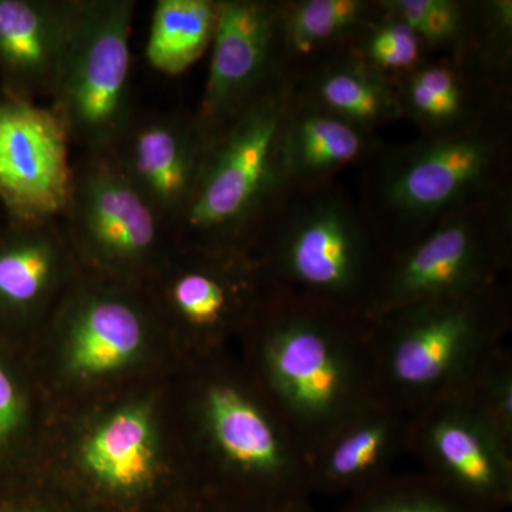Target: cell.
I'll list each match as a JSON object with an SVG mask.
<instances>
[{
	"instance_id": "2e32d148",
	"label": "cell",
	"mask_w": 512,
	"mask_h": 512,
	"mask_svg": "<svg viewBox=\"0 0 512 512\" xmlns=\"http://www.w3.org/2000/svg\"><path fill=\"white\" fill-rule=\"evenodd\" d=\"M70 140L52 106L0 99V202L9 220H62L73 180Z\"/></svg>"
},
{
	"instance_id": "4316f807",
	"label": "cell",
	"mask_w": 512,
	"mask_h": 512,
	"mask_svg": "<svg viewBox=\"0 0 512 512\" xmlns=\"http://www.w3.org/2000/svg\"><path fill=\"white\" fill-rule=\"evenodd\" d=\"M382 8V15L367 25L346 50L396 82L426 60L427 50L419 36L403 20L383 5Z\"/></svg>"
},
{
	"instance_id": "4fadbf2b",
	"label": "cell",
	"mask_w": 512,
	"mask_h": 512,
	"mask_svg": "<svg viewBox=\"0 0 512 512\" xmlns=\"http://www.w3.org/2000/svg\"><path fill=\"white\" fill-rule=\"evenodd\" d=\"M407 451L424 473L490 512L512 504V446L466 393L409 414Z\"/></svg>"
},
{
	"instance_id": "5bb4252c",
	"label": "cell",
	"mask_w": 512,
	"mask_h": 512,
	"mask_svg": "<svg viewBox=\"0 0 512 512\" xmlns=\"http://www.w3.org/2000/svg\"><path fill=\"white\" fill-rule=\"evenodd\" d=\"M83 274L62 220L0 228V342L28 353Z\"/></svg>"
},
{
	"instance_id": "f546056e",
	"label": "cell",
	"mask_w": 512,
	"mask_h": 512,
	"mask_svg": "<svg viewBox=\"0 0 512 512\" xmlns=\"http://www.w3.org/2000/svg\"><path fill=\"white\" fill-rule=\"evenodd\" d=\"M0 512H99L37 471L25 480L0 488Z\"/></svg>"
},
{
	"instance_id": "f1b7e54d",
	"label": "cell",
	"mask_w": 512,
	"mask_h": 512,
	"mask_svg": "<svg viewBox=\"0 0 512 512\" xmlns=\"http://www.w3.org/2000/svg\"><path fill=\"white\" fill-rule=\"evenodd\" d=\"M463 392L512 446V352L507 343L484 360Z\"/></svg>"
},
{
	"instance_id": "7402d4cb",
	"label": "cell",
	"mask_w": 512,
	"mask_h": 512,
	"mask_svg": "<svg viewBox=\"0 0 512 512\" xmlns=\"http://www.w3.org/2000/svg\"><path fill=\"white\" fill-rule=\"evenodd\" d=\"M296 96L367 133L402 120L393 80L343 49L289 73Z\"/></svg>"
},
{
	"instance_id": "9c48e42d",
	"label": "cell",
	"mask_w": 512,
	"mask_h": 512,
	"mask_svg": "<svg viewBox=\"0 0 512 512\" xmlns=\"http://www.w3.org/2000/svg\"><path fill=\"white\" fill-rule=\"evenodd\" d=\"M141 286L180 365L227 352L272 291L241 248L175 247Z\"/></svg>"
},
{
	"instance_id": "d6986e66",
	"label": "cell",
	"mask_w": 512,
	"mask_h": 512,
	"mask_svg": "<svg viewBox=\"0 0 512 512\" xmlns=\"http://www.w3.org/2000/svg\"><path fill=\"white\" fill-rule=\"evenodd\" d=\"M82 0H0L2 94L52 99Z\"/></svg>"
},
{
	"instance_id": "277c9868",
	"label": "cell",
	"mask_w": 512,
	"mask_h": 512,
	"mask_svg": "<svg viewBox=\"0 0 512 512\" xmlns=\"http://www.w3.org/2000/svg\"><path fill=\"white\" fill-rule=\"evenodd\" d=\"M249 251L271 288L362 319L389 256L367 211L335 183L289 188Z\"/></svg>"
},
{
	"instance_id": "e0dca14e",
	"label": "cell",
	"mask_w": 512,
	"mask_h": 512,
	"mask_svg": "<svg viewBox=\"0 0 512 512\" xmlns=\"http://www.w3.org/2000/svg\"><path fill=\"white\" fill-rule=\"evenodd\" d=\"M211 140L195 111H137L104 154L153 205L174 235Z\"/></svg>"
},
{
	"instance_id": "cb8c5ba5",
	"label": "cell",
	"mask_w": 512,
	"mask_h": 512,
	"mask_svg": "<svg viewBox=\"0 0 512 512\" xmlns=\"http://www.w3.org/2000/svg\"><path fill=\"white\" fill-rule=\"evenodd\" d=\"M379 0H288L279 2L286 70L296 72L340 52L382 15Z\"/></svg>"
},
{
	"instance_id": "ac0fdd59",
	"label": "cell",
	"mask_w": 512,
	"mask_h": 512,
	"mask_svg": "<svg viewBox=\"0 0 512 512\" xmlns=\"http://www.w3.org/2000/svg\"><path fill=\"white\" fill-rule=\"evenodd\" d=\"M394 86L402 119L417 124L421 136L451 133L510 113V82L464 53L426 59Z\"/></svg>"
},
{
	"instance_id": "d4e9b609",
	"label": "cell",
	"mask_w": 512,
	"mask_h": 512,
	"mask_svg": "<svg viewBox=\"0 0 512 512\" xmlns=\"http://www.w3.org/2000/svg\"><path fill=\"white\" fill-rule=\"evenodd\" d=\"M218 0H157L146 56L157 72L178 76L211 47Z\"/></svg>"
},
{
	"instance_id": "ba28073f",
	"label": "cell",
	"mask_w": 512,
	"mask_h": 512,
	"mask_svg": "<svg viewBox=\"0 0 512 512\" xmlns=\"http://www.w3.org/2000/svg\"><path fill=\"white\" fill-rule=\"evenodd\" d=\"M512 264L511 187L448 212L406 248L387 256L363 320L416 303L500 284Z\"/></svg>"
},
{
	"instance_id": "3957f363",
	"label": "cell",
	"mask_w": 512,
	"mask_h": 512,
	"mask_svg": "<svg viewBox=\"0 0 512 512\" xmlns=\"http://www.w3.org/2000/svg\"><path fill=\"white\" fill-rule=\"evenodd\" d=\"M512 326L505 279L484 291L407 306L367 322L377 399L412 414L463 392Z\"/></svg>"
},
{
	"instance_id": "5b68a950",
	"label": "cell",
	"mask_w": 512,
	"mask_h": 512,
	"mask_svg": "<svg viewBox=\"0 0 512 512\" xmlns=\"http://www.w3.org/2000/svg\"><path fill=\"white\" fill-rule=\"evenodd\" d=\"M508 114L421 136L380 156L373 174V211L367 214L387 254L412 244L448 212L510 187Z\"/></svg>"
},
{
	"instance_id": "8fae6325",
	"label": "cell",
	"mask_w": 512,
	"mask_h": 512,
	"mask_svg": "<svg viewBox=\"0 0 512 512\" xmlns=\"http://www.w3.org/2000/svg\"><path fill=\"white\" fill-rule=\"evenodd\" d=\"M84 272L143 285L175 249L174 235L153 205L107 154H82L62 217Z\"/></svg>"
},
{
	"instance_id": "7c38bea8",
	"label": "cell",
	"mask_w": 512,
	"mask_h": 512,
	"mask_svg": "<svg viewBox=\"0 0 512 512\" xmlns=\"http://www.w3.org/2000/svg\"><path fill=\"white\" fill-rule=\"evenodd\" d=\"M134 0H82L72 45L52 94L70 144L103 154L137 110L133 101Z\"/></svg>"
},
{
	"instance_id": "4dcf8cb0",
	"label": "cell",
	"mask_w": 512,
	"mask_h": 512,
	"mask_svg": "<svg viewBox=\"0 0 512 512\" xmlns=\"http://www.w3.org/2000/svg\"><path fill=\"white\" fill-rule=\"evenodd\" d=\"M308 507L309 503L306 501L296 507L281 510L214 488L192 484L157 512H305Z\"/></svg>"
},
{
	"instance_id": "8992f818",
	"label": "cell",
	"mask_w": 512,
	"mask_h": 512,
	"mask_svg": "<svg viewBox=\"0 0 512 512\" xmlns=\"http://www.w3.org/2000/svg\"><path fill=\"white\" fill-rule=\"evenodd\" d=\"M292 86L286 74L212 136L191 200L175 225V247L249 251L289 191L278 141Z\"/></svg>"
},
{
	"instance_id": "83f0119b",
	"label": "cell",
	"mask_w": 512,
	"mask_h": 512,
	"mask_svg": "<svg viewBox=\"0 0 512 512\" xmlns=\"http://www.w3.org/2000/svg\"><path fill=\"white\" fill-rule=\"evenodd\" d=\"M419 36L426 50L456 55L466 47L471 2L461 0H380Z\"/></svg>"
},
{
	"instance_id": "603a6c76",
	"label": "cell",
	"mask_w": 512,
	"mask_h": 512,
	"mask_svg": "<svg viewBox=\"0 0 512 512\" xmlns=\"http://www.w3.org/2000/svg\"><path fill=\"white\" fill-rule=\"evenodd\" d=\"M42 387L28 356L0 342V488L40 470Z\"/></svg>"
},
{
	"instance_id": "6da1fadb",
	"label": "cell",
	"mask_w": 512,
	"mask_h": 512,
	"mask_svg": "<svg viewBox=\"0 0 512 512\" xmlns=\"http://www.w3.org/2000/svg\"><path fill=\"white\" fill-rule=\"evenodd\" d=\"M239 342L306 458L376 397L367 322L352 313L272 288Z\"/></svg>"
},
{
	"instance_id": "30bf717a",
	"label": "cell",
	"mask_w": 512,
	"mask_h": 512,
	"mask_svg": "<svg viewBox=\"0 0 512 512\" xmlns=\"http://www.w3.org/2000/svg\"><path fill=\"white\" fill-rule=\"evenodd\" d=\"M163 342L170 348L143 286L83 271L33 346L55 348L60 382L84 392L140 372Z\"/></svg>"
},
{
	"instance_id": "52a82bcc",
	"label": "cell",
	"mask_w": 512,
	"mask_h": 512,
	"mask_svg": "<svg viewBox=\"0 0 512 512\" xmlns=\"http://www.w3.org/2000/svg\"><path fill=\"white\" fill-rule=\"evenodd\" d=\"M181 441L164 444L156 400L131 396L77 427L69 466L43 471L99 512H157L192 483Z\"/></svg>"
},
{
	"instance_id": "7a4b0ae2",
	"label": "cell",
	"mask_w": 512,
	"mask_h": 512,
	"mask_svg": "<svg viewBox=\"0 0 512 512\" xmlns=\"http://www.w3.org/2000/svg\"><path fill=\"white\" fill-rule=\"evenodd\" d=\"M178 433L192 483L272 508L308 501L306 456L241 359L181 365Z\"/></svg>"
},
{
	"instance_id": "44dd1931",
	"label": "cell",
	"mask_w": 512,
	"mask_h": 512,
	"mask_svg": "<svg viewBox=\"0 0 512 512\" xmlns=\"http://www.w3.org/2000/svg\"><path fill=\"white\" fill-rule=\"evenodd\" d=\"M293 84V83H292ZM379 148L376 134L306 103L293 92L279 130V161L289 188L319 187L370 158Z\"/></svg>"
},
{
	"instance_id": "ffe728a7",
	"label": "cell",
	"mask_w": 512,
	"mask_h": 512,
	"mask_svg": "<svg viewBox=\"0 0 512 512\" xmlns=\"http://www.w3.org/2000/svg\"><path fill=\"white\" fill-rule=\"evenodd\" d=\"M407 429L409 414L370 400L306 458L309 493L355 495L392 476L407 451Z\"/></svg>"
},
{
	"instance_id": "9a60e30c",
	"label": "cell",
	"mask_w": 512,
	"mask_h": 512,
	"mask_svg": "<svg viewBox=\"0 0 512 512\" xmlns=\"http://www.w3.org/2000/svg\"><path fill=\"white\" fill-rule=\"evenodd\" d=\"M210 49V72L195 113L215 136L289 74L279 2L218 0Z\"/></svg>"
},
{
	"instance_id": "1f68e13d",
	"label": "cell",
	"mask_w": 512,
	"mask_h": 512,
	"mask_svg": "<svg viewBox=\"0 0 512 512\" xmlns=\"http://www.w3.org/2000/svg\"><path fill=\"white\" fill-rule=\"evenodd\" d=\"M305 512H312L311 507H308V510H306Z\"/></svg>"
},
{
	"instance_id": "484cf974",
	"label": "cell",
	"mask_w": 512,
	"mask_h": 512,
	"mask_svg": "<svg viewBox=\"0 0 512 512\" xmlns=\"http://www.w3.org/2000/svg\"><path fill=\"white\" fill-rule=\"evenodd\" d=\"M342 512H490L424 474L390 476L350 495Z\"/></svg>"
}]
</instances>
